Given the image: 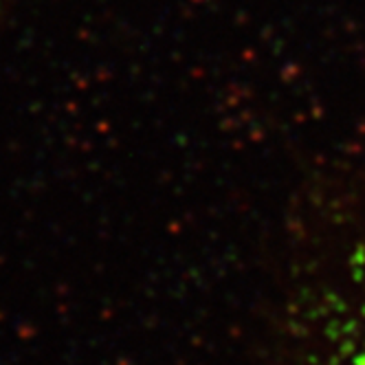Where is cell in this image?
<instances>
[{
  "label": "cell",
  "mask_w": 365,
  "mask_h": 365,
  "mask_svg": "<svg viewBox=\"0 0 365 365\" xmlns=\"http://www.w3.org/2000/svg\"><path fill=\"white\" fill-rule=\"evenodd\" d=\"M7 3H14V0H0V5H7Z\"/></svg>",
  "instance_id": "cell-1"
}]
</instances>
